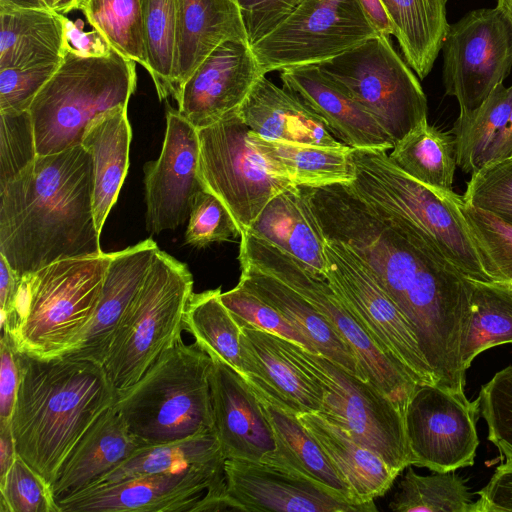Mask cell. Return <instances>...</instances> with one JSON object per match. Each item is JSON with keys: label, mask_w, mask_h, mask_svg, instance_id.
Returning a JSON list of instances; mask_svg holds the SVG:
<instances>
[{"label": "cell", "mask_w": 512, "mask_h": 512, "mask_svg": "<svg viewBox=\"0 0 512 512\" xmlns=\"http://www.w3.org/2000/svg\"><path fill=\"white\" fill-rule=\"evenodd\" d=\"M238 260L269 274L306 299L350 347L366 380L386 395L404 417L418 384L382 351L333 290L325 274L279 247L242 231Z\"/></svg>", "instance_id": "9c48e42d"}, {"label": "cell", "mask_w": 512, "mask_h": 512, "mask_svg": "<svg viewBox=\"0 0 512 512\" xmlns=\"http://www.w3.org/2000/svg\"><path fill=\"white\" fill-rule=\"evenodd\" d=\"M290 253L314 272L325 274V238L301 186L274 196L244 230Z\"/></svg>", "instance_id": "83f0119b"}, {"label": "cell", "mask_w": 512, "mask_h": 512, "mask_svg": "<svg viewBox=\"0 0 512 512\" xmlns=\"http://www.w3.org/2000/svg\"><path fill=\"white\" fill-rule=\"evenodd\" d=\"M93 164L82 145L37 156L0 186V255L21 277L103 253L92 207Z\"/></svg>", "instance_id": "7a4b0ae2"}, {"label": "cell", "mask_w": 512, "mask_h": 512, "mask_svg": "<svg viewBox=\"0 0 512 512\" xmlns=\"http://www.w3.org/2000/svg\"><path fill=\"white\" fill-rule=\"evenodd\" d=\"M283 88L303 101L333 136L353 149H392L394 143L375 118L327 78L316 64L282 69Z\"/></svg>", "instance_id": "603a6c76"}, {"label": "cell", "mask_w": 512, "mask_h": 512, "mask_svg": "<svg viewBox=\"0 0 512 512\" xmlns=\"http://www.w3.org/2000/svg\"><path fill=\"white\" fill-rule=\"evenodd\" d=\"M248 144L261 156L268 171L293 185L318 187L351 183L353 148L309 145L265 138L249 130Z\"/></svg>", "instance_id": "1f68e13d"}, {"label": "cell", "mask_w": 512, "mask_h": 512, "mask_svg": "<svg viewBox=\"0 0 512 512\" xmlns=\"http://www.w3.org/2000/svg\"><path fill=\"white\" fill-rule=\"evenodd\" d=\"M376 34L358 0H302L251 47L266 74L319 64Z\"/></svg>", "instance_id": "7c38bea8"}, {"label": "cell", "mask_w": 512, "mask_h": 512, "mask_svg": "<svg viewBox=\"0 0 512 512\" xmlns=\"http://www.w3.org/2000/svg\"><path fill=\"white\" fill-rule=\"evenodd\" d=\"M20 382L11 418L16 452L51 485L86 430L116 397L101 363L17 351Z\"/></svg>", "instance_id": "3957f363"}, {"label": "cell", "mask_w": 512, "mask_h": 512, "mask_svg": "<svg viewBox=\"0 0 512 512\" xmlns=\"http://www.w3.org/2000/svg\"><path fill=\"white\" fill-rule=\"evenodd\" d=\"M146 445L131 432L113 403L64 461L52 485L57 501L90 487Z\"/></svg>", "instance_id": "484cf974"}, {"label": "cell", "mask_w": 512, "mask_h": 512, "mask_svg": "<svg viewBox=\"0 0 512 512\" xmlns=\"http://www.w3.org/2000/svg\"><path fill=\"white\" fill-rule=\"evenodd\" d=\"M249 130L237 111L197 129L204 186L226 205L241 232L274 196L293 185L268 171L247 142Z\"/></svg>", "instance_id": "4fadbf2b"}, {"label": "cell", "mask_w": 512, "mask_h": 512, "mask_svg": "<svg viewBox=\"0 0 512 512\" xmlns=\"http://www.w3.org/2000/svg\"><path fill=\"white\" fill-rule=\"evenodd\" d=\"M240 269L239 285L276 309L305 335L317 353L366 380L350 347L306 299L277 278L253 266L240 264Z\"/></svg>", "instance_id": "f546056e"}, {"label": "cell", "mask_w": 512, "mask_h": 512, "mask_svg": "<svg viewBox=\"0 0 512 512\" xmlns=\"http://www.w3.org/2000/svg\"><path fill=\"white\" fill-rule=\"evenodd\" d=\"M20 382L17 350L12 339L0 340V422H11Z\"/></svg>", "instance_id": "db71d44e"}, {"label": "cell", "mask_w": 512, "mask_h": 512, "mask_svg": "<svg viewBox=\"0 0 512 512\" xmlns=\"http://www.w3.org/2000/svg\"><path fill=\"white\" fill-rule=\"evenodd\" d=\"M59 63L0 69V112L28 111Z\"/></svg>", "instance_id": "816d5d0a"}, {"label": "cell", "mask_w": 512, "mask_h": 512, "mask_svg": "<svg viewBox=\"0 0 512 512\" xmlns=\"http://www.w3.org/2000/svg\"><path fill=\"white\" fill-rule=\"evenodd\" d=\"M265 75L248 42L226 41L184 83L177 110L196 129L210 126L236 112Z\"/></svg>", "instance_id": "ffe728a7"}, {"label": "cell", "mask_w": 512, "mask_h": 512, "mask_svg": "<svg viewBox=\"0 0 512 512\" xmlns=\"http://www.w3.org/2000/svg\"><path fill=\"white\" fill-rule=\"evenodd\" d=\"M0 6L51 9L50 0H0Z\"/></svg>", "instance_id": "6125c7cd"}, {"label": "cell", "mask_w": 512, "mask_h": 512, "mask_svg": "<svg viewBox=\"0 0 512 512\" xmlns=\"http://www.w3.org/2000/svg\"><path fill=\"white\" fill-rule=\"evenodd\" d=\"M147 72L160 100L172 96L177 43L176 0H141Z\"/></svg>", "instance_id": "7bdbcfd3"}, {"label": "cell", "mask_w": 512, "mask_h": 512, "mask_svg": "<svg viewBox=\"0 0 512 512\" xmlns=\"http://www.w3.org/2000/svg\"><path fill=\"white\" fill-rule=\"evenodd\" d=\"M214 432L224 458L261 461L275 450L272 427L246 379L213 359L210 374Z\"/></svg>", "instance_id": "44dd1931"}, {"label": "cell", "mask_w": 512, "mask_h": 512, "mask_svg": "<svg viewBox=\"0 0 512 512\" xmlns=\"http://www.w3.org/2000/svg\"><path fill=\"white\" fill-rule=\"evenodd\" d=\"M406 63L420 79L432 70L449 24L447 0H381Z\"/></svg>", "instance_id": "e575fe53"}, {"label": "cell", "mask_w": 512, "mask_h": 512, "mask_svg": "<svg viewBox=\"0 0 512 512\" xmlns=\"http://www.w3.org/2000/svg\"><path fill=\"white\" fill-rule=\"evenodd\" d=\"M0 491L1 512H60L52 485L18 454Z\"/></svg>", "instance_id": "f6af8a7d"}, {"label": "cell", "mask_w": 512, "mask_h": 512, "mask_svg": "<svg viewBox=\"0 0 512 512\" xmlns=\"http://www.w3.org/2000/svg\"><path fill=\"white\" fill-rule=\"evenodd\" d=\"M220 298L238 325L250 326L296 342L311 352H316L305 335L288 322L276 309L237 284Z\"/></svg>", "instance_id": "c3c4849f"}, {"label": "cell", "mask_w": 512, "mask_h": 512, "mask_svg": "<svg viewBox=\"0 0 512 512\" xmlns=\"http://www.w3.org/2000/svg\"><path fill=\"white\" fill-rule=\"evenodd\" d=\"M325 240L348 247L408 319L423 355L451 354L471 320L472 284L350 183L301 186Z\"/></svg>", "instance_id": "6da1fadb"}, {"label": "cell", "mask_w": 512, "mask_h": 512, "mask_svg": "<svg viewBox=\"0 0 512 512\" xmlns=\"http://www.w3.org/2000/svg\"><path fill=\"white\" fill-rule=\"evenodd\" d=\"M84 0H50L51 9L66 15L74 10H80Z\"/></svg>", "instance_id": "be15d7a7"}, {"label": "cell", "mask_w": 512, "mask_h": 512, "mask_svg": "<svg viewBox=\"0 0 512 512\" xmlns=\"http://www.w3.org/2000/svg\"><path fill=\"white\" fill-rule=\"evenodd\" d=\"M272 427L275 450L261 461L267 462L318 482L352 501L348 485L338 475L319 443L308 432L297 414L255 393ZM372 503V502H370Z\"/></svg>", "instance_id": "836d02e7"}, {"label": "cell", "mask_w": 512, "mask_h": 512, "mask_svg": "<svg viewBox=\"0 0 512 512\" xmlns=\"http://www.w3.org/2000/svg\"><path fill=\"white\" fill-rule=\"evenodd\" d=\"M63 50L81 58L107 57L115 51L96 29L85 31L82 25L66 16L63 19Z\"/></svg>", "instance_id": "9f6ffc18"}, {"label": "cell", "mask_w": 512, "mask_h": 512, "mask_svg": "<svg viewBox=\"0 0 512 512\" xmlns=\"http://www.w3.org/2000/svg\"><path fill=\"white\" fill-rule=\"evenodd\" d=\"M240 344L243 377L255 393L297 415L320 412L322 388L292 360L280 336L243 326Z\"/></svg>", "instance_id": "7402d4cb"}, {"label": "cell", "mask_w": 512, "mask_h": 512, "mask_svg": "<svg viewBox=\"0 0 512 512\" xmlns=\"http://www.w3.org/2000/svg\"><path fill=\"white\" fill-rule=\"evenodd\" d=\"M127 111L128 106H117L100 114L82 137L81 145L92 158V207L100 234L129 168L132 130Z\"/></svg>", "instance_id": "f1b7e54d"}, {"label": "cell", "mask_w": 512, "mask_h": 512, "mask_svg": "<svg viewBox=\"0 0 512 512\" xmlns=\"http://www.w3.org/2000/svg\"><path fill=\"white\" fill-rule=\"evenodd\" d=\"M512 110V85L500 83L475 109L460 112L453 126L457 166L473 174L506 125Z\"/></svg>", "instance_id": "74e56055"}, {"label": "cell", "mask_w": 512, "mask_h": 512, "mask_svg": "<svg viewBox=\"0 0 512 512\" xmlns=\"http://www.w3.org/2000/svg\"><path fill=\"white\" fill-rule=\"evenodd\" d=\"M297 416L319 443L355 499L361 503L374 502L391 488L398 474L374 451L354 441L319 413Z\"/></svg>", "instance_id": "4dcf8cb0"}, {"label": "cell", "mask_w": 512, "mask_h": 512, "mask_svg": "<svg viewBox=\"0 0 512 512\" xmlns=\"http://www.w3.org/2000/svg\"><path fill=\"white\" fill-rule=\"evenodd\" d=\"M213 359L196 342L166 350L114 406L147 445L214 431L210 374Z\"/></svg>", "instance_id": "8992f818"}, {"label": "cell", "mask_w": 512, "mask_h": 512, "mask_svg": "<svg viewBox=\"0 0 512 512\" xmlns=\"http://www.w3.org/2000/svg\"><path fill=\"white\" fill-rule=\"evenodd\" d=\"M224 463L91 486L57 501L60 512H200L231 510Z\"/></svg>", "instance_id": "5bb4252c"}, {"label": "cell", "mask_w": 512, "mask_h": 512, "mask_svg": "<svg viewBox=\"0 0 512 512\" xmlns=\"http://www.w3.org/2000/svg\"><path fill=\"white\" fill-rule=\"evenodd\" d=\"M488 429V440L505 458H512V365L498 371L476 398Z\"/></svg>", "instance_id": "bcb514c9"}, {"label": "cell", "mask_w": 512, "mask_h": 512, "mask_svg": "<svg viewBox=\"0 0 512 512\" xmlns=\"http://www.w3.org/2000/svg\"><path fill=\"white\" fill-rule=\"evenodd\" d=\"M478 402L434 384L418 385L404 413L415 466L434 472L474 465L479 438Z\"/></svg>", "instance_id": "e0dca14e"}, {"label": "cell", "mask_w": 512, "mask_h": 512, "mask_svg": "<svg viewBox=\"0 0 512 512\" xmlns=\"http://www.w3.org/2000/svg\"><path fill=\"white\" fill-rule=\"evenodd\" d=\"M462 210L490 280L512 287V224L465 202Z\"/></svg>", "instance_id": "ee69618b"}, {"label": "cell", "mask_w": 512, "mask_h": 512, "mask_svg": "<svg viewBox=\"0 0 512 512\" xmlns=\"http://www.w3.org/2000/svg\"><path fill=\"white\" fill-rule=\"evenodd\" d=\"M237 113L250 131L268 139L329 147L343 144L303 101L266 76L257 81Z\"/></svg>", "instance_id": "4316f807"}, {"label": "cell", "mask_w": 512, "mask_h": 512, "mask_svg": "<svg viewBox=\"0 0 512 512\" xmlns=\"http://www.w3.org/2000/svg\"><path fill=\"white\" fill-rule=\"evenodd\" d=\"M236 237H241V229L226 205L210 191L200 192L188 219L185 243L203 248Z\"/></svg>", "instance_id": "f907efd6"}, {"label": "cell", "mask_w": 512, "mask_h": 512, "mask_svg": "<svg viewBox=\"0 0 512 512\" xmlns=\"http://www.w3.org/2000/svg\"><path fill=\"white\" fill-rule=\"evenodd\" d=\"M22 277L0 255V312L1 329L9 328L15 320Z\"/></svg>", "instance_id": "6f0895ef"}, {"label": "cell", "mask_w": 512, "mask_h": 512, "mask_svg": "<svg viewBox=\"0 0 512 512\" xmlns=\"http://www.w3.org/2000/svg\"><path fill=\"white\" fill-rule=\"evenodd\" d=\"M157 249L149 238L112 253L94 316L75 345L64 354L103 364L117 326L140 288Z\"/></svg>", "instance_id": "cb8c5ba5"}, {"label": "cell", "mask_w": 512, "mask_h": 512, "mask_svg": "<svg viewBox=\"0 0 512 512\" xmlns=\"http://www.w3.org/2000/svg\"><path fill=\"white\" fill-rule=\"evenodd\" d=\"M111 257L63 259L22 276L15 320L2 334L32 357L68 352L94 316Z\"/></svg>", "instance_id": "5b68a950"}, {"label": "cell", "mask_w": 512, "mask_h": 512, "mask_svg": "<svg viewBox=\"0 0 512 512\" xmlns=\"http://www.w3.org/2000/svg\"><path fill=\"white\" fill-rule=\"evenodd\" d=\"M37 156L29 111L0 112V186L20 175Z\"/></svg>", "instance_id": "681fc988"}, {"label": "cell", "mask_w": 512, "mask_h": 512, "mask_svg": "<svg viewBox=\"0 0 512 512\" xmlns=\"http://www.w3.org/2000/svg\"><path fill=\"white\" fill-rule=\"evenodd\" d=\"M352 188L394 223L466 276L491 281L463 215V197L399 169L385 150L353 149Z\"/></svg>", "instance_id": "277c9868"}, {"label": "cell", "mask_w": 512, "mask_h": 512, "mask_svg": "<svg viewBox=\"0 0 512 512\" xmlns=\"http://www.w3.org/2000/svg\"><path fill=\"white\" fill-rule=\"evenodd\" d=\"M80 11L115 51L148 70L141 0H84Z\"/></svg>", "instance_id": "b9f144b4"}, {"label": "cell", "mask_w": 512, "mask_h": 512, "mask_svg": "<svg viewBox=\"0 0 512 512\" xmlns=\"http://www.w3.org/2000/svg\"><path fill=\"white\" fill-rule=\"evenodd\" d=\"M226 494L231 510L274 512H374L296 472L263 462L227 459Z\"/></svg>", "instance_id": "d6986e66"}, {"label": "cell", "mask_w": 512, "mask_h": 512, "mask_svg": "<svg viewBox=\"0 0 512 512\" xmlns=\"http://www.w3.org/2000/svg\"><path fill=\"white\" fill-rule=\"evenodd\" d=\"M64 16L52 9L0 6V69L59 63Z\"/></svg>", "instance_id": "d6a6232c"}, {"label": "cell", "mask_w": 512, "mask_h": 512, "mask_svg": "<svg viewBox=\"0 0 512 512\" xmlns=\"http://www.w3.org/2000/svg\"><path fill=\"white\" fill-rule=\"evenodd\" d=\"M16 456L11 422H0V480L4 478Z\"/></svg>", "instance_id": "91938a15"}, {"label": "cell", "mask_w": 512, "mask_h": 512, "mask_svg": "<svg viewBox=\"0 0 512 512\" xmlns=\"http://www.w3.org/2000/svg\"><path fill=\"white\" fill-rule=\"evenodd\" d=\"M177 43L172 96L219 45L248 42L237 0H176ZM249 43V42H248Z\"/></svg>", "instance_id": "d4e9b609"}, {"label": "cell", "mask_w": 512, "mask_h": 512, "mask_svg": "<svg viewBox=\"0 0 512 512\" xmlns=\"http://www.w3.org/2000/svg\"><path fill=\"white\" fill-rule=\"evenodd\" d=\"M214 431L161 444L146 445L91 486L133 477L170 473L225 462ZM90 486V487H91Z\"/></svg>", "instance_id": "d590c367"}, {"label": "cell", "mask_w": 512, "mask_h": 512, "mask_svg": "<svg viewBox=\"0 0 512 512\" xmlns=\"http://www.w3.org/2000/svg\"><path fill=\"white\" fill-rule=\"evenodd\" d=\"M324 249L330 285L371 338L418 385L434 384L416 335L396 303L348 247L326 240Z\"/></svg>", "instance_id": "9a60e30c"}, {"label": "cell", "mask_w": 512, "mask_h": 512, "mask_svg": "<svg viewBox=\"0 0 512 512\" xmlns=\"http://www.w3.org/2000/svg\"><path fill=\"white\" fill-rule=\"evenodd\" d=\"M512 24V0H498L496 6Z\"/></svg>", "instance_id": "e7e4bbea"}, {"label": "cell", "mask_w": 512, "mask_h": 512, "mask_svg": "<svg viewBox=\"0 0 512 512\" xmlns=\"http://www.w3.org/2000/svg\"><path fill=\"white\" fill-rule=\"evenodd\" d=\"M220 294V288L192 293L184 329L212 359L223 361L243 376L241 328L222 303Z\"/></svg>", "instance_id": "f35d334b"}, {"label": "cell", "mask_w": 512, "mask_h": 512, "mask_svg": "<svg viewBox=\"0 0 512 512\" xmlns=\"http://www.w3.org/2000/svg\"><path fill=\"white\" fill-rule=\"evenodd\" d=\"M302 0H237L249 44L252 46L281 21Z\"/></svg>", "instance_id": "f5cc1de1"}, {"label": "cell", "mask_w": 512, "mask_h": 512, "mask_svg": "<svg viewBox=\"0 0 512 512\" xmlns=\"http://www.w3.org/2000/svg\"><path fill=\"white\" fill-rule=\"evenodd\" d=\"M475 512H512V458H505L479 491Z\"/></svg>", "instance_id": "11a10c76"}, {"label": "cell", "mask_w": 512, "mask_h": 512, "mask_svg": "<svg viewBox=\"0 0 512 512\" xmlns=\"http://www.w3.org/2000/svg\"><path fill=\"white\" fill-rule=\"evenodd\" d=\"M512 156V110L503 130L489 149L485 163Z\"/></svg>", "instance_id": "94428289"}, {"label": "cell", "mask_w": 512, "mask_h": 512, "mask_svg": "<svg viewBox=\"0 0 512 512\" xmlns=\"http://www.w3.org/2000/svg\"><path fill=\"white\" fill-rule=\"evenodd\" d=\"M199 163L197 129L178 110L168 107L161 153L143 167L149 233L173 230L188 221L196 197L207 190Z\"/></svg>", "instance_id": "ac0fdd59"}, {"label": "cell", "mask_w": 512, "mask_h": 512, "mask_svg": "<svg viewBox=\"0 0 512 512\" xmlns=\"http://www.w3.org/2000/svg\"><path fill=\"white\" fill-rule=\"evenodd\" d=\"M441 49L445 93L471 111L510 74L512 24L497 7L473 10L449 26Z\"/></svg>", "instance_id": "2e32d148"}, {"label": "cell", "mask_w": 512, "mask_h": 512, "mask_svg": "<svg viewBox=\"0 0 512 512\" xmlns=\"http://www.w3.org/2000/svg\"><path fill=\"white\" fill-rule=\"evenodd\" d=\"M192 293L193 277L187 265L158 248L102 364L117 395L133 386L166 350L182 340Z\"/></svg>", "instance_id": "ba28073f"}, {"label": "cell", "mask_w": 512, "mask_h": 512, "mask_svg": "<svg viewBox=\"0 0 512 512\" xmlns=\"http://www.w3.org/2000/svg\"><path fill=\"white\" fill-rule=\"evenodd\" d=\"M136 83V62L117 51L99 58L65 52L28 110L37 155L81 145L86 128L97 116L117 106H128Z\"/></svg>", "instance_id": "52a82bcc"}, {"label": "cell", "mask_w": 512, "mask_h": 512, "mask_svg": "<svg viewBox=\"0 0 512 512\" xmlns=\"http://www.w3.org/2000/svg\"><path fill=\"white\" fill-rule=\"evenodd\" d=\"M372 115L395 144L427 120V98L411 67L381 34L316 64Z\"/></svg>", "instance_id": "8fae6325"}, {"label": "cell", "mask_w": 512, "mask_h": 512, "mask_svg": "<svg viewBox=\"0 0 512 512\" xmlns=\"http://www.w3.org/2000/svg\"><path fill=\"white\" fill-rule=\"evenodd\" d=\"M281 341L292 360L322 388L320 415L374 451L398 475L414 465L404 417L386 395L323 355L283 337Z\"/></svg>", "instance_id": "30bf717a"}, {"label": "cell", "mask_w": 512, "mask_h": 512, "mask_svg": "<svg viewBox=\"0 0 512 512\" xmlns=\"http://www.w3.org/2000/svg\"><path fill=\"white\" fill-rule=\"evenodd\" d=\"M465 203L512 224V156L484 163L467 182Z\"/></svg>", "instance_id": "7dc6e473"}, {"label": "cell", "mask_w": 512, "mask_h": 512, "mask_svg": "<svg viewBox=\"0 0 512 512\" xmlns=\"http://www.w3.org/2000/svg\"><path fill=\"white\" fill-rule=\"evenodd\" d=\"M396 512H475L466 480L454 471L419 475L408 468L389 502Z\"/></svg>", "instance_id": "60d3db41"}, {"label": "cell", "mask_w": 512, "mask_h": 512, "mask_svg": "<svg viewBox=\"0 0 512 512\" xmlns=\"http://www.w3.org/2000/svg\"><path fill=\"white\" fill-rule=\"evenodd\" d=\"M471 320L462 363L467 369L485 350L512 344V287L470 277Z\"/></svg>", "instance_id": "ab89813d"}, {"label": "cell", "mask_w": 512, "mask_h": 512, "mask_svg": "<svg viewBox=\"0 0 512 512\" xmlns=\"http://www.w3.org/2000/svg\"><path fill=\"white\" fill-rule=\"evenodd\" d=\"M368 20L378 34L394 35V28L381 0H358Z\"/></svg>", "instance_id": "680465c9"}, {"label": "cell", "mask_w": 512, "mask_h": 512, "mask_svg": "<svg viewBox=\"0 0 512 512\" xmlns=\"http://www.w3.org/2000/svg\"><path fill=\"white\" fill-rule=\"evenodd\" d=\"M390 160L410 177L428 186L453 190L457 167L455 138L422 121L396 142Z\"/></svg>", "instance_id": "8d00e7d4"}]
</instances>
